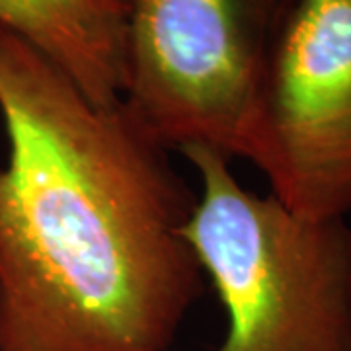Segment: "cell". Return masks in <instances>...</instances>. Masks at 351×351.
Returning a JSON list of instances; mask_svg holds the SVG:
<instances>
[{
  "mask_svg": "<svg viewBox=\"0 0 351 351\" xmlns=\"http://www.w3.org/2000/svg\"><path fill=\"white\" fill-rule=\"evenodd\" d=\"M0 115V351L168 350L201 293L168 149L2 25Z\"/></svg>",
  "mask_w": 351,
  "mask_h": 351,
  "instance_id": "6da1fadb",
  "label": "cell"
},
{
  "mask_svg": "<svg viewBox=\"0 0 351 351\" xmlns=\"http://www.w3.org/2000/svg\"><path fill=\"white\" fill-rule=\"evenodd\" d=\"M184 156L201 197L184 239L228 313L219 351H351V226L256 195L205 145Z\"/></svg>",
  "mask_w": 351,
  "mask_h": 351,
  "instance_id": "7a4b0ae2",
  "label": "cell"
},
{
  "mask_svg": "<svg viewBox=\"0 0 351 351\" xmlns=\"http://www.w3.org/2000/svg\"><path fill=\"white\" fill-rule=\"evenodd\" d=\"M293 0H129L123 104L166 149L242 156L263 64Z\"/></svg>",
  "mask_w": 351,
  "mask_h": 351,
  "instance_id": "3957f363",
  "label": "cell"
},
{
  "mask_svg": "<svg viewBox=\"0 0 351 351\" xmlns=\"http://www.w3.org/2000/svg\"><path fill=\"white\" fill-rule=\"evenodd\" d=\"M311 219L351 213V0H293L263 64L242 156Z\"/></svg>",
  "mask_w": 351,
  "mask_h": 351,
  "instance_id": "277c9868",
  "label": "cell"
},
{
  "mask_svg": "<svg viewBox=\"0 0 351 351\" xmlns=\"http://www.w3.org/2000/svg\"><path fill=\"white\" fill-rule=\"evenodd\" d=\"M129 0H0V25L36 45L101 108L123 101Z\"/></svg>",
  "mask_w": 351,
  "mask_h": 351,
  "instance_id": "5b68a950",
  "label": "cell"
}]
</instances>
